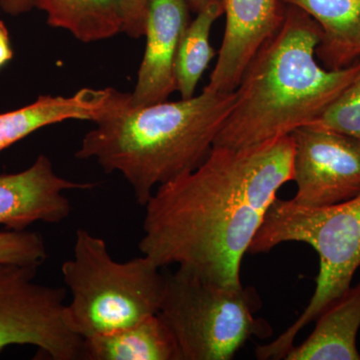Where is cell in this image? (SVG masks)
I'll return each mask as SVG.
<instances>
[{
    "mask_svg": "<svg viewBox=\"0 0 360 360\" xmlns=\"http://www.w3.org/2000/svg\"><path fill=\"white\" fill-rule=\"evenodd\" d=\"M94 186L91 182L63 179L46 155H39L25 170L0 175V224L11 231H25L35 222L60 224L71 213L66 191Z\"/></svg>",
    "mask_w": 360,
    "mask_h": 360,
    "instance_id": "9c48e42d",
    "label": "cell"
},
{
    "mask_svg": "<svg viewBox=\"0 0 360 360\" xmlns=\"http://www.w3.org/2000/svg\"><path fill=\"white\" fill-rule=\"evenodd\" d=\"M188 6L189 11L196 14L205 11L208 6H212L214 2L220 1V0H184Z\"/></svg>",
    "mask_w": 360,
    "mask_h": 360,
    "instance_id": "603a6c76",
    "label": "cell"
},
{
    "mask_svg": "<svg viewBox=\"0 0 360 360\" xmlns=\"http://www.w3.org/2000/svg\"><path fill=\"white\" fill-rule=\"evenodd\" d=\"M0 6L6 13L18 15L33 8L32 0H0Z\"/></svg>",
    "mask_w": 360,
    "mask_h": 360,
    "instance_id": "7402d4cb",
    "label": "cell"
},
{
    "mask_svg": "<svg viewBox=\"0 0 360 360\" xmlns=\"http://www.w3.org/2000/svg\"><path fill=\"white\" fill-rule=\"evenodd\" d=\"M255 310V300L243 286L177 269L165 276L158 315L174 333L181 360H231L252 336L270 335Z\"/></svg>",
    "mask_w": 360,
    "mask_h": 360,
    "instance_id": "8992f818",
    "label": "cell"
},
{
    "mask_svg": "<svg viewBox=\"0 0 360 360\" xmlns=\"http://www.w3.org/2000/svg\"><path fill=\"white\" fill-rule=\"evenodd\" d=\"M224 13L221 1L214 2L198 13L184 33L174 65L175 85L182 99L194 96L200 78L215 56L210 32L213 23Z\"/></svg>",
    "mask_w": 360,
    "mask_h": 360,
    "instance_id": "e0dca14e",
    "label": "cell"
},
{
    "mask_svg": "<svg viewBox=\"0 0 360 360\" xmlns=\"http://www.w3.org/2000/svg\"><path fill=\"white\" fill-rule=\"evenodd\" d=\"M297 205H336L360 193V139L310 124L290 134Z\"/></svg>",
    "mask_w": 360,
    "mask_h": 360,
    "instance_id": "ba28073f",
    "label": "cell"
},
{
    "mask_svg": "<svg viewBox=\"0 0 360 360\" xmlns=\"http://www.w3.org/2000/svg\"><path fill=\"white\" fill-rule=\"evenodd\" d=\"M309 14L321 30L316 58L326 70H338L359 61L360 0H281Z\"/></svg>",
    "mask_w": 360,
    "mask_h": 360,
    "instance_id": "5bb4252c",
    "label": "cell"
},
{
    "mask_svg": "<svg viewBox=\"0 0 360 360\" xmlns=\"http://www.w3.org/2000/svg\"><path fill=\"white\" fill-rule=\"evenodd\" d=\"M125 23L123 32L139 39L146 32L148 0H124Z\"/></svg>",
    "mask_w": 360,
    "mask_h": 360,
    "instance_id": "ffe728a7",
    "label": "cell"
},
{
    "mask_svg": "<svg viewBox=\"0 0 360 360\" xmlns=\"http://www.w3.org/2000/svg\"><path fill=\"white\" fill-rule=\"evenodd\" d=\"M226 23L217 65L205 87L236 91L258 51L281 30L286 4L281 0H220Z\"/></svg>",
    "mask_w": 360,
    "mask_h": 360,
    "instance_id": "30bf717a",
    "label": "cell"
},
{
    "mask_svg": "<svg viewBox=\"0 0 360 360\" xmlns=\"http://www.w3.org/2000/svg\"><path fill=\"white\" fill-rule=\"evenodd\" d=\"M47 259L40 234L26 231H0V264L39 267Z\"/></svg>",
    "mask_w": 360,
    "mask_h": 360,
    "instance_id": "d6986e66",
    "label": "cell"
},
{
    "mask_svg": "<svg viewBox=\"0 0 360 360\" xmlns=\"http://www.w3.org/2000/svg\"><path fill=\"white\" fill-rule=\"evenodd\" d=\"M60 270L71 295L66 322L84 340L160 312L165 285L160 267L143 255L117 262L106 241L86 229H77L73 257Z\"/></svg>",
    "mask_w": 360,
    "mask_h": 360,
    "instance_id": "5b68a950",
    "label": "cell"
},
{
    "mask_svg": "<svg viewBox=\"0 0 360 360\" xmlns=\"http://www.w3.org/2000/svg\"><path fill=\"white\" fill-rule=\"evenodd\" d=\"M292 241L307 243L319 255L316 286L295 323L271 342L258 345V359H284L295 347L300 331L349 290L360 267V193L342 202L319 207L276 198L248 252L267 253Z\"/></svg>",
    "mask_w": 360,
    "mask_h": 360,
    "instance_id": "277c9868",
    "label": "cell"
},
{
    "mask_svg": "<svg viewBox=\"0 0 360 360\" xmlns=\"http://www.w3.org/2000/svg\"><path fill=\"white\" fill-rule=\"evenodd\" d=\"M321 34L309 14L286 6L281 30L243 72L214 146L250 148L288 136L319 120L360 75V60L338 70L319 65L315 52Z\"/></svg>",
    "mask_w": 360,
    "mask_h": 360,
    "instance_id": "7a4b0ae2",
    "label": "cell"
},
{
    "mask_svg": "<svg viewBox=\"0 0 360 360\" xmlns=\"http://www.w3.org/2000/svg\"><path fill=\"white\" fill-rule=\"evenodd\" d=\"M311 335L291 348L286 360H360L356 336L360 328V283L317 316Z\"/></svg>",
    "mask_w": 360,
    "mask_h": 360,
    "instance_id": "4fadbf2b",
    "label": "cell"
},
{
    "mask_svg": "<svg viewBox=\"0 0 360 360\" xmlns=\"http://www.w3.org/2000/svg\"><path fill=\"white\" fill-rule=\"evenodd\" d=\"M290 135L245 148L213 146L193 172L155 189L139 250L158 266L176 264L205 281L243 286L241 264L276 200L292 179Z\"/></svg>",
    "mask_w": 360,
    "mask_h": 360,
    "instance_id": "6da1fadb",
    "label": "cell"
},
{
    "mask_svg": "<svg viewBox=\"0 0 360 360\" xmlns=\"http://www.w3.org/2000/svg\"><path fill=\"white\" fill-rule=\"evenodd\" d=\"M84 360H181L177 341L160 315L84 340Z\"/></svg>",
    "mask_w": 360,
    "mask_h": 360,
    "instance_id": "9a60e30c",
    "label": "cell"
},
{
    "mask_svg": "<svg viewBox=\"0 0 360 360\" xmlns=\"http://www.w3.org/2000/svg\"><path fill=\"white\" fill-rule=\"evenodd\" d=\"M13 58L9 33L4 21L0 20V70Z\"/></svg>",
    "mask_w": 360,
    "mask_h": 360,
    "instance_id": "44dd1931",
    "label": "cell"
},
{
    "mask_svg": "<svg viewBox=\"0 0 360 360\" xmlns=\"http://www.w3.org/2000/svg\"><path fill=\"white\" fill-rule=\"evenodd\" d=\"M130 94L115 89H82L71 96H39L34 103L0 113V151L42 127L65 120L98 123L130 105Z\"/></svg>",
    "mask_w": 360,
    "mask_h": 360,
    "instance_id": "7c38bea8",
    "label": "cell"
},
{
    "mask_svg": "<svg viewBox=\"0 0 360 360\" xmlns=\"http://www.w3.org/2000/svg\"><path fill=\"white\" fill-rule=\"evenodd\" d=\"M189 11L184 0H148L146 51L130 105L162 103L176 90L175 58L189 25Z\"/></svg>",
    "mask_w": 360,
    "mask_h": 360,
    "instance_id": "8fae6325",
    "label": "cell"
},
{
    "mask_svg": "<svg viewBox=\"0 0 360 360\" xmlns=\"http://www.w3.org/2000/svg\"><path fill=\"white\" fill-rule=\"evenodd\" d=\"M236 101V91H210L124 110L96 123L75 153L106 174L120 172L139 205L155 189L193 172L210 155Z\"/></svg>",
    "mask_w": 360,
    "mask_h": 360,
    "instance_id": "3957f363",
    "label": "cell"
},
{
    "mask_svg": "<svg viewBox=\"0 0 360 360\" xmlns=\"http://www.w3.org/2000/svg\"><path fill=\"white\" fill-rule=\"evenodd\" d=\"M32 6L46 13L52 27L68 30L84 44L124 30V0H32Z\"/></svg>",
    "mask_w": 360,
    "mask_h": 360,
    "instance_id": "2e32d148",
    "label": "cell"
},
{
    "mask_svg": "<svg viewBox=\"0 0 360 360\" xmlns=\"http://www.w3.org/2000/svg\"><path fill=\"white\" fill-rule=\"evenodd\" d=\"M312 124L360 139V75Z\"/></svg>",
    "mask_w": 360,
    "mask_h": 360,
    "instance_id": "ac0fdd59",
    "label": "cell"
},
{
    "mask_svg": "<svg viewBox=\"0 0 360 360\" xmlns=\"http://www.w3.org/2000/svg\"><path fill=\"white\" fill-rule=\"evenodd\" d=\"M37 269L0 264V352L32 345L53 360L82 359L84 338L66 322V290L37 283Z\"/></svg>",
    "mask_w": 360,
    "mask_h": 360,
    "instance_id": "52a82bcc",
    "label": "cell"
}]
</instances>
